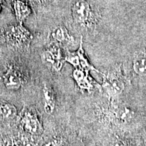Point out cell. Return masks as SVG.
Here are the masks:
<instances>
[{"instance_id": "obj_1", "label": "cell", "mask_w": 146, "mask_h": 146, "mask_svg": "<svg viewBox=\"0 0 146 146\" xmlns=\"http://www.w3.org/2000/svg\"><path fill=\"white\" fill-rule=\"evenodd\" d=\"M103 82L101 88L110 101H118L126 86V78L120 65H117L107 73H102Z\"/></svg>"}, {"instance_id": "obj_2", "label": "cell", "mask_w": 146, "mask_h": 146, "mask_svg": "<svg viewBox=\"0 0 146 146\" xmlns=\"http://www.w3.org/2000/svg\"><path fill=\"white\" fill-rule=\"evenodd\" d=\"M1 36L7 45L19 50L30 47L33 39L32 33L23 26V24L8 25L1 31Z\"/></svg>"}, {"instance_id": "obj_3", "label": "cell", "mask_w": 146, "mask_h": 146, "mask_svg": "<svg viewBox=\"0 0 146 146\" xmlns=\"http://www.w3.org/2000/svg\"><path fill=\"white\" fill-rule=\"evenodd\" d=\"M71 14L74 24L83 30H91L97 23V17L87 0H74L71 5Z\"/></svg>"}, {"instance_id": "obj_4", "label": "cell", "mask_w": 146, "mask_h": 146, "mask_svg": "<svg viewBox=\"0 0 146 146\" xmlns=\"http://www.w3.org/2000/svg\"><path fill=\"white\" fill-rule=\"evenodd\" d=\"M110 102L109 107L104 112V118L110 123L120 127L135 125L137 116L134 111L118 101Z\"/></svg>"}, {"instance_id": "obj_5", "label": "cell", "mask_w": 146, "mask_h": 146, "mask_svg": "<svg viewBox=\"0 0 146 146\" xmlns=\"http://www.w3.org/2000/svg\"><path fill=\"white\" fill-rule=\"evenodd\" d=\"M20 129L23 133L36 138H40L43 128L37 111L34 108L25 106L19 115Z\"/></svg>"}, {"instance_id": "obj_6", "label": "cell", "mask_w": 146, "mask_h": 146, "mask_svg": "<svg viewBox=\"0 0 146 146\" xmlns=\"http://www.w3.org/2000/svg\"><path fill=\"white\" fill-rule=\"evenodd\" d=\"M65 60L66 62H68L74 67V68H81L89 72L96 71L102 74V72L97 70L87 59L83 47V36L81 37L79 46L77 50L74 52L67 51L65 54Z\"/></svg>"}, {"instance_id": "obj_7", "label": "cell", "mask_w": 146, "mask_h": 146, "mask_svg": "<svg viewBox=\"0 0 146 146\" xmlns=\"http://www.w3.org/2000/svg\"><path fill=\"white\" fill-rule=\"evenodd\" d=\"M42 57L45 62L56 72H60L66 62L65 55L63 54L61 46L54 42L45 49Z\"/></svg>"}, {"instance_id": "obj_8", "label": "cell", "mask_w": 146, "mask_h": 146, "mask_svg": "<svg viewBox=\"0 0 146 146\" xmlns=\"http://www.w3.org/2000/svg\"><path fill=\"white\" fill-rule=\"evenodd\" d=\"M4 86L11 91H16L25 85V76L23 70L17 66L10 65L2 75Z\"/></svg>"}, {"instance_id": "obj_9", "label": "cell", "mask_w": 146, "mask_h": 146, "mask_svg": "<svg viewBox=\"0 0 146 146\" xmlns=\"http://www.w3.org/2000/svg\"><path fill=\"white\" fill-rule=\"evenodd\" d=\"M72 76L79 89L89 92L94 89L95 82L91 77L89 71L81 68H74Z\"/></svg>"}, {"instance_id": "obj_10", "label": "cell", "mask_w": 146, "mask_h": 146, "mask_svg": "<svg viewBox=\"0 0 146 146\" xmlns=\"http://www.w3.org/2000/svg\"><path fill=\"white\" fill-rule=\"evenodd\" d=\"M12 7L18 23L23 24L32 13L31 8L27 0H12Z\"/></svg>"}, {"instance_id": "obj_11", "label": "cell", "mask_w": 146, "mask_h": 146, "mask_svg": "<svg viewBox=\"0 0 146 146\" xmlns=\"http://www.w3.org/2000/svg\"><path fill=\"white\" fill-rule=\"evenodd\" d=\"M51 37L53 42L60 46L68 45L74 41L73 36L64 25H60L55 28L51 33Z\"/></svg>"}, {"instance_id": "obj_12", "label": "cell", "mask_w": 146, "mask_h": 146, "mask_svg": "<svg viewBox=\"0 0 146 146\" xmlns=\"http://www.w3.org/2000/svg\"><path fill=\"white\" fill-rule=\"evenodd\" d=\"M43 108L46 114L51 115L54 113L56 104V97L52 87L45 85L43 88Z\"/></svg>"}, {"instance_id": "obj_13", "label": "cell", "mask_w": 146, "mask_h": 146, "mask_svg": "<svg viewBox=\"0 0 146 146\" xmlns=\"http://www.w3.org/2000/svg\"><path fill=\"white\" fill-rule=\"evenodd\" d=\"M18 116V110L15 106L0 99V119L4 121H13Z\"/></svg>"}, {"instance_id": "obj_14", "label": "cell", "mask_w": 146, "mask_h": 146, "mask_svg": "<svg viewBox=\"0 0 146 146\" xmlns=\"http://www.w3.org/2000/svg\"><path fill=\"white\" fill-rule=\"evenodd\" d=\"M133 69L138 76H146V52L137 54L133 62Z\"/></svg>"}, {"instance_id": "obj_15", "label": "cell", "mask_w": 146, "mask_h": 146, "mask_svg": "<svg viewBox=\"0 0 146 146\" xmlns=\"http://www.w3.org/2000/svg\"><path fill=\"white\" fill-rule=\"evenodd\" d=\"M109 146H130L126 139L116 135L111 139Z\"/></svg>"}, {"instance_id": "obj_16", "label": "cell", "mask_w": 146, "mask_h": 146, "mask_svg": "<svg viewBox=\"0 0 146 146\" xmlns=\"http://www.w3.org/2000/svg\"><path fill=\"white\" fill-rule=\"evenodd\" d=\"M29 3H31L33 4H41L43 3L45 0H27Z\"/></svg>"}, {"instance_id": "obj_17", "label": "cell", "mask_w": 146, "mask_h": 146, "mask_svg": "<svg viewBox=\"0 0 146 146\" xmlns=\"http://www.w3.org/2000/svg\"><path fill=\"white\" fill-rule=\"evenodd\" d=\"M143 137L144 138V140H145V146H146V133L145 131V129H143Z\"/></svg>"}, {"instance_id": "obj_18", "label": "cell", "mask_w": 146, "mask_h": 146, "mask_svg": "<svg viewBox=\"0 0 146 146\" xmlns=\"http://www.w3.org/2000/svg\"><path fill=\"white\" fill-rule=\"evenodd\" d=\"M3 2V0H0V5H1Z\"/></svg>"}, {"instance_id": "obj_19", "label": "cell", "mask_w": 146, "mask_h": 146, "mask_svg": "<svg viewBox=\"0 0 146 146\" xmlns=\"http://www.w3.org/2000/svg\"><path fill=\"white\" fill-rule=\"evenodd\" d=\"M1 5H0V12H1Z\"/></svg>"}]
</instances>
